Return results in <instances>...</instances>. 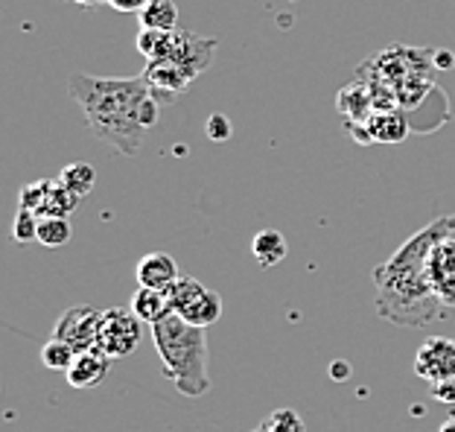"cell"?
Returning a JSON list of instances; mask_svg holds the SVG:
<instances>
[{
	"mask_svg": "<svg viewBox=\"0 0 455 432\" xmlns=\"http://www.w3.org/2000/svg\"><path fill=\"white\" fill-rule=\"evenodd\" d=\"M447 234H455V213L432 220L427 228L411 234L386 263L377 266L371 281H374V310L379 318L400 327H427L450 316V307H443L432 290L427 269L435 243Z\"/></svg>",
	"mask_w": 455,
	"mask_h": 432,
	"instance_id": "cell-1",
	"label": "cell"
},
{
	"mask_svg": "<svg viewBox=\"0 0 455 432\" xmlns=\"http://www.w3.org/2000/svg\"><path fill=\"white\" fill-rule=\"evenodd\" d=\"M68 91L100 140L126 158L140 156L143 138L161 117V102L147 79H106L76 70L70 74Z\"/></svg>",
	"mask_w": 455,
	"mask_h": 432,
	"instance_id": "cell-2",
	"label": "cell"
},
{
	"mask_svg": "<svg viewBox=\"0 0 455 432\" xmlns=\"http://www.w3.org/2000/svg\"><path fill=\"white\" fill-rule=\"evenodd\" d=\"M152 342L164 363V374L172 380L184 397H202L211 392L208 374V333L193 327L181 316L170 313L152 324Z\"/></svg>",
	"mask_w": 455,
	"mask_h": 432,
	"instance_id": "cell-3",
	"label": "cell"
},
{
	"mask_svg": "<svg viewBox=\"0 0 455 432\" xmlns=\"http://www.w3.org/2000/svg\"><path fill=\"white\" fill-rule=\"evenodd\" d=\"M216 47H220L216 38H202L184 33V29H167V33L164 29H140L138 33V50L147 56V61H175L193 79L211 68Z\"/></svg>",
	"mask_w": 455,
	"mask_h": 432,
	"instance_id": "cell-4",
	"label": "cell"
},
{
	"mask_svg": "<svg viewBox=\"0 0 455 432\" xmlns=\"http://www.w3.org/2000/svg\"><path fill=\"white\" fill-rule=\"evenodd\" d=\"M167 295H170L172 313L181 316L184 322L193 327L208 331L211 324H216L222 318V295L211 290V286H204L202 281H196V277L181 275Z\"/></svg>",
	"mask_w": 455,
	"mask_h": 432,
	"instance_id": "cell-5",
	"label": "cell"
},
{
	"mask_svg": "<svg viewBox=\"0 0 455 432\" xmlns=\"http://www.w3.org/2000/svg\"><path fill=\"white\" fill-rule=\"evenodd\" d=\"M143 339V322L132 307H111L102 310L100 336H97V351L106 354L108 359H123L138 351Z\"/></svg>",
	"mask_w": 455,
	"mask_h": 432,
	"instance_id": "cell-6",
	"label": "cell"
},
{
	"mask_svg": "<svg viewBox=\"0 0 455 432\" xmlns=\"http://www.w3.org/2000/svg\"><path fill=\"white\" fill-rule=\"evenodd\" d=\"M100 322H102V310H97L94 304L68 307V310L59 316L53 336L61 339V342H68L76 354L91 351V348H97Z\"/></svg>",
	"mask_w": 455,
	"mask_h": 432,
	"instance_id": "cell-7",
	"label": "cell"
},
{
	"mask_svg": "<svg viewBox=\"0 0 455 432\" xmlns=\"http://www.w3.org/2000/svg\"><path fill=\"white\" fill-rule=\"evenodd\" d=\"M415 374L427 380L429 386L443 383V380H455V339H423L415 356Z\"/></svg>",
	"mask_w": 455,
	"mask_h": 432,
	"instance_id": "cell-8",
	"label": "cell"
},
{
	"mask_svg": "<svg viewBox=\"0 0 455 432\" xmlns=\"http://www.w3.org/2000/svg\"><path fill=\"white\" fill-rule=\"evenodd\" d=\"M354 132V138L362 143H386V147H397L409 138V120L400 115L397 108L388 111H374L365 123L347 126Z\"/></svg>",
	"mask_w": 455,
	"mask_h": 432,
	"instance_id": "cell-9",
	"label": "cell"
},
{
	"mask_svg": "<svg viewBox=\"0 0 455 432\" xmlns=\"http://www.w3.org/2000/svg\"><path fill=\"white\" fill-rule=\"evenodd\" d=\"M143 79L149 82L155 100L161 102V106H172V102H179V97L184 91L190 88L193 76L184 70L181 65H175V61H147V70H143Z\"/></svg>",
	"mask_w": 455,
	"mask_h": 432,
	"instance_id": "cell-10",
	"label": "cell"
},
{
	"mask_svg": "<svg viewBox=\"0 0 455 432\" xmlns=\"http://www.w3.org/2000/svg\"><path fill=\"white\" fill-rule=\"evenodd\" d=\"M429 281L443 307H455V234L441 236L429 254Z\"/></svg>",
	"mask_w": 455,
	"mask_h": 432,
	"instance_id": "cell-11",
	"label": "cell"
},
{
	"mask_svg": "<svg viewBox=\"0 0 455 432\" xmlns=\"http://www.w3.org/2000/svg\"><path fill=\"white\" fill-rule=\"evenodd\" d=\"M138 286H152V290H161V292H170L175 281H179V263H175L172 254H164V252H149L143 254L138 260Z\"/></svg>",
	"mask_w": 455,
	"mask_h": 432,
	"instance_id": "cell-12",
	"label": "cell"
},
{
	"mask_svg": "<svg viewBox=\"0 0 455 432\" xmlns=\"http://www.w3.org/2000/svg\"><path fill=\"white\" fill-rule=\"evenodd\" d=\"M108 365L111 359L106 354H100L97 348H91V351H82L76 354L74 365L68 368V383L74 388H97L106 383L108 377Z\"/></svg>",
	"mask_w": 455,
	"mask_h": 432,
	"instance_id": "cell-13",
	"label": "cell"
},
{
	"mask_svg": "<svg viewBox=\"0 0 455 432\" xmlns=\"http://www.w3.org/2000/svg\"><path fill=\"white\" fill-rule=\"evenodd\" d=\"M336 106H339L341 115H345L347 126L365 123V120L377 111V106H374V94H371V88H368V82H365V79H356V82H350V85L341 88V91H339Z\"/></svg>",
	"mask_w": 455,
	"mask_h": 432,
	"instance_id": "cell-14",
	"label": "cell"
},
{
	"mask_svg": "<svg viewBox=\"0 0 455 432\" xmlns=\"http://www.w3.org/2000/svg\"><path fill=\"white\" fill-rule=\"evenodd\" d=\"M132 310L138 313V318L143 324H158L161 318H167L172 313L170 295L161 290H152V286H138L132 292Z\"/></svg>",
	"mask_w": 455,
	"mask_h": 432,
	"instance_id": "cell-15",
	"label": "cell"
},
{
	"mask_svg": "<svg viewBox=\"0 0 455 432\" xmlns=\"http://www.w3.org/2000/svg\"><path fill=\"white\" fill-rule=\"evenodd\" d=\"M289 245H286V236L275 228H266V231H257L254 240H251V254L254 260L263 266V269H272L286 257Z\"/></svg>",
	"mask_w": 455,
	"mask_h": 432,
	"instance_id": "cell-16",
	"label": "cell"
},
{
	"mask_svg": "<svg viewBox=\"0 0 455 432\" xmlns=\"http://www.w3.org/2000/svg\"><path fill=\"white\" fill-rule=\"evenodd\" d=\"M140 29H175L179 27V6L175 0H149L147 6L138 12Z\"/></svg>",
	"mask_w": 455,
	"mask_h": 432,
	"instance_id": "cell-17",
	"label": "cell"
},
{
	"mask_svg": "<svg viewBox=\"0 0 455 432\" xmlns=\"http://www.w3.org/2000/svg\"><path fill=\"white\" fill-rule=\"evenodd\" d=\"M59 181L65 184V188H68L70 193H76L79 199H85L88 193L94 190L97 172H94V167H91V164H85V161H74V164H68V167L61 170Z\"/></svg>",
	"mask_w": 455,
	"mask_h": 432,
	"instance_id": "cell-18",
	"label": "cell"
},
{
	"mask_svg": "<svg viewBox=\"0 0 455 432\" xmlns=\"http://www.w3.org/2000/svg\"><path fill=\"white\" fill-rule=\"evenodd\" d=\"M74 236V225H70L68 216H41L38 222V243L47 245V249H59V245L70 243Z\"/></svg>",
	"mask_w": 455,
	"mask_h": 432,
	"instance_id": "cell-19",
	"label": "cell"
},
{
	"mask_svg": "<svg viewBox=\"0 0 455 432\" xmlns=\"http://www.w3.org/2000/svg\"><path fill=\"white\" fill-rule=\"evenodd\" d=\"M74 359H76L74 348L56 336L41 348V363H44V368H50V372H68V368L74 365Z\"/></svg>",
	"mask_w": 455,
	"mask_h": 432,
	"instance_id": "cell-20",
	"label": "cell"
},
{
	"mask_svg": "<svg viewBox=\"0 0 455 432\" xmlns=\"http://www.w3.org/2000/svg\"><path fill=\"white\" fill-rule=\"evenodd\" d=\"M79 202L82 199L76 196V193H70L65 184L56 179L53 181V190H50V196H47L44 211H41V216H70V213L76 211Z\"/></svg>",
	"mask_w": 455,
	"mask_h": 432,
	"instance_id": "cell-21",
	"label": "cell"
},
{
	"mask_svg": "<svg viewBox=\"0 0 455 432\" xmlns=\"http://www.w3.org/2000/svg\"><path fill=\"white\" fill-rule=\"evenodd\" d=\"M53 181L56 179H38V181H29L20 188V196H18V208H27V211H36L41 216L47 204L50 190H53Z\"/></svg>",
	"mask_w": 455,
	"mask_h": 432,
	"instance_id": "cell-22",
	"label": "cell"
},
{
	"mask_svg": "<svg viewBox=\"0 0 455 432\" xmlns=\"http://www.w3.org/2000/svg\"><path fill=\"white\" fill-rule=\"evenodd\" d=\"M266 432H304V418L295 412V409H289V406H281V409H275L272 415H268L263 424H260Z\"/></svg>",
	"mask_w": 455,
	"mask_h": 432,
	"instance_id": "cell-23",
	"label": "cell"
},
{
	"mask_svg": "<svg viewBox=\"0 0 455 432\" xmlns=\"http://www.w3.org/2000/svg\"><path fill=\"white\" fill-rule=\"evenodd\" d=\"M38 222H41V216L36 211L18 208L15 222H12V240L15 243H38Z\"/></svg>",
	"mask_w": 455,
	"mask_h": 432,
	"instance_id": "cell-24",
	"label": "cell"
},
{
	"mask_svg": "<svg viewBox=\"0 0 455 432\" xmlns=\"http://www.w3.org/2000/svg\"><path fill=\"white\" fill-rule=\"evenodd\" d=\"M204 132H208L211 140H228V138H231V123H228L225 115H211Z\"/></svg>",
	"mask_w": 455,
	"mask_h": 432,
	"instance_id": "cell-25",
	"label": "cell"
},
{
	"mask_svg": "<svg viewBox=\"0 0 455 432\" xmlns=\"http://www.w3.org/2000/svg\"><path fill=\"white\" fill-rule=\"evenodd\" d=\"M429 392L435 400H441V404H455V380H443V383H435L429 386Z\"/></svg>",
	"mask_w": 455,
	"mask_h": 432,
	"instance_id": "cell-26",
	"label": "cell"
},
{
	"mask_svg": "<svg viewBox=\"0 0 455 432\" xmlns=\"http://www.w3.org/2000/svg\"><path fill=\"white\" fill-rule=\"evenodd\" d=\"M147 4L149 0H108V6H114L117 12H134V15H138Z\"/></svg>",
	"mask_w": 455,
	"mask_h": 432,
	"instance_id": "cell-27",
	"label": "cell"
},
{
	"mask_svg": "<svg viewBox=\"0 0 455 432\" xmlns=\"http://www.w3.org/2000/svg\"><path fill=\"white\" fill-rule=\"evenodd\" d=\"M330 377H333L336 383H345V380H350V365L336 359V363H330Z\"/></svg>",
	"mask_w": 455,
	"mask_h": 432,
	"instance_id": "cell-28",
	"label": "cell"
},
{
	"mask_svg": "<svg viewBox=\"0 0 455 432\" xmlns=\"http://www.w3.org/2000/svg\"><path fill=\"white\" fill-rule=\"evenodd\" d=\"M432 65H435V68H452L455 56L450 53V50H435V53H432Z\"/></svg>",
	"mask_w": 455,
	"mask_h": 432,
	"instance_id": "cell-29",
	"label": "cell"
},
{
	"mask_svg": "<svg viewBox=\"0 0 455 432\" xmlns=\"http://www.w3.org/2000/svg\"><path fill=\"white\" fill-rule=\"evenodd\" d=\"M74 4H79L82 9H94V6H102V4H108V0H74Z\"/></svg>",
	"mask_w": 455,
	"mask_h": 432,
	"instance_id": "cell-30",
	"label": "cell"
},
{
	"mask_svg": "<svg viewBox=\"0 0 455 432\" xmlns=\"http://www.w3.org/2000/svg\"><path fill=\"white\" fill-rule=\"evenodd\" d=\"M438 432H455V412L447 420H443V424L438 427Z\"/></svg>",
	"mask_w": 455,
	"mask_h": 432,
	"instance_id": "cell-31",
	"label": "cell"
},
{
	"mask_svg": "<svg viewBox=\"0 0 455 432\" xmlns=\"http://www.w3.org/2000/svg\"><path fill=\"white\" fill-rule=\"evenodd\" d=\"M251 432H266V429H263V427H257V429H251Z\"/></svg>",
	"mask_w": 455,
	"mask_h": 432,
	"instance_id": "cell-32",
	"label": "cell"
}]
</instances>
